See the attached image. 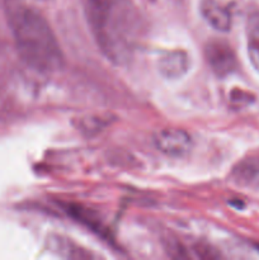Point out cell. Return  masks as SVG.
Masks as SVG:
<instances>
[{"mask_svg":"<svg viewBox=\"0 0 259 260\" xmlns=\"http://www.w3.org/2000/svg\"><path fill=\"white\" fill-rule=\"evenodd\" d=\"M154 144L159 151L168 156L180 157L192 150L190 135L182 128H163L154 136Z\"/></svg>","mask_w":259,"mask_h":260,"instance_id":"cell-3","label":"cell"},{"mask_svg":"<svg viewBox=\"0 0 259 260\" xmlns=\"http://www.w3.org/2000/svg\"><path fill=\"white\" fill-rule=\"evenodd\" d=\"M89 28L99 50L116 65L134 56L144 22L132 0H83Z\"/></svg>","mask_w":259,"mask_h":260,"instance_id":"cell-1","label":"cell"},{"mask_svg":"<svg viewBox=\"0 0 259 260\" xmlns=\"http://www.w3.org/2000/svg\"><path fill=\"white\" fill-rule=\"evenodd\" d=\"M189 68V60L184 51H168L159 58V70L168 79H178L184 75Z\"/></svg>","mask_w":259,"mask_h":260,"instance_id":"cell-6","label":"cell"},{"mask_svg":"<svg viewBox=\"0 0 259 260\" xmlns=\"http://www.w3.org/2000/svg\"><path fill=\"white\" fill-rule=\"evenodd\" d=\"M9 24L22 60L40 73H53L65 63L62 50L47 20L35 8L17 4L9 12Z\"/></svg>","mask_w":259,"mask_h":260,"instance_id":"cell-2","label":"cell"},{"mask_svg":"<svg viewBox=\"0 0 259 260\" xmlns=\"http://www.w3.org/2000/svg\"><path fill=\"white\" fill-rule=\"evenodd\" d=\"M245 32L249 60L259 73V10H254L249 14Z\"/></svg>","mask_w":259,"mask_h":260,"instance_id":"cell-7","label":"cell"},{"mask_svg":"<svg viewBox=\"0 0 259 260\" xmlns=\"http://www.w3.org/2000/svg\"><path fill=\"white\" fill-rule=\"evenodd\" d=\"M201 13L206 22L218 32H228L231 27V13L216 0H203Z\"/></svg>","mask_w":259,"mask_h":260,"instance_id":"cell-5","label":"cell"},{"mask_svg":"<svg viewBox=\"0 0 259 260\" xmlns=\"http://www.w3.org/2000/svg\"><path fill=\"white\" fill-rule=\"evenodd\" d=\"M233 178L244 187H259V159H246L235 167Z\"/></svg>","mask_w":259,"mask_h":260,"instance_id":"cell-8","label":"cell"},{"mask_svg":"<svg viewBox=\"0 0 259 260\" xmlns=\"http://www.w3.org/2000/svg\"><path fill=\"white\" fill-rule=\"evenodd\" d=\"M206 60L218 76H226L233 73L236 68V56L233 48L223 41H211L205 48Z\"/></svg>","mask_w":259,"mask_h":260,"instance_id":"cell-4","label":"cell"}]
</instances>
